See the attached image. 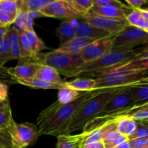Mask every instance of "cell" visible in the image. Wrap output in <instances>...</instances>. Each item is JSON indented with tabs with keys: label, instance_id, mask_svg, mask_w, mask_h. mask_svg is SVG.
<instances>
[{
	"label": "cell",
	"instance_id": "8",
	"mask_svg": "<svg viewBox=\"0 0 148 148\" xmlns=\"http://www.w3.org/2000/svg\"><path fill=\"white\" fill-rule=\"evenodd\" d=\"M83 19L92 25L108 32L114 36L129 25L126 19L112 18L96 15L90 12Z\"/></svg>",
	"mask_w": 148,
	"mask_h": 148
},
{
	"label": "cell",
	"instance_id": "33",
	"mask_svg": "<svg viewBox=\"0 0 148 148\" xmlns=\"http://www.w3.org/2000/svg\"><path fill=\"white\" fill-rule=\"evenodd\" d=\"M13 120L11 107L0 109V129L7 130Z\"/></svg>",
	"mask_w": 148,
	"mask_h": 148
},
{
	"label": "cell",
	"instance_id": "9",
	"mask_svg": "<svg viewBox=\"0 0 148 148\" xmlns=\"http://www.w3.org/2000/svg\"><path fill=\"white\" fill-rule=\"evenodd\" d=\"M39 12L46 17L66 20L81 18L71 7L68 0H52L51 2L41 9Z\"/></svg>",
	"mask_w": 148,
	"mask_h": 148
},
{
	"label": "cell",
	"instance_id": "51",
	"mask_svg": "<svg viewBox=\"0 0 148 148\" xmlns=\"http://www.w3.org/2000/svg\"><path fill=\"white\" fill-rule=\"evenodd\" d=\"M141 148H148V146H145V147H141Z\"/></svg>",
	"mask_w": 148,
	"mask_h": 148
},
{
	"label": "cell",
	"instance_id": "12",
	"mask_svg": "<svg viewBox=\"0 0 148 148\" xmlns=\"http://www.w3.org/2000/svg\"><path fill=\"white\" fill-rule=\"evenodd\" d=\"M40 65V63L37 61L20 59L17 66L8 68V72L15 80L17 79L33 78L36 76Z\"/></svg>",
	"mask_w": 148,
	"mask_h": 148
},
{
	"label": "cell",
	"instance_id": "17",
	"mask_svg": "<svg viewBox=\"0 0 148 148\" xmlns=\"http://www.w3.org/2000/svg\"><path fill=\"white\" fill-rule=\"evenodd\" d=\"M35 77L49 83L60 84L64 82L61 75L56 69L42 64L38 69Z\"/></svg>",
	"mask_w": 148,
	"mask_h": 148
},
{
	"label": "cell",
	"instance_id": "28",
	"mask_svg": "<svg viewBox=\"0 0 148 148\" xmlns=\"http://www.w3.org/2000/svg\"><path fill=\"white\" fill-rule=\"evenodd\" d=\"M129 25L134 26L148 32V22L145 21L140 15V10H132L126 17Z\"/></svg>",
	"mask_w": 148,
	"mask_h": 148
},
{
	"label": "cell",
	"instance_id": "34",
	"mask_svg": "<svg viewBox=\"0 0 148 148\" xmlns=\"http://www.w3.org/2000/svg\"><path fill=\"white\" fill-rule=\"evenodd\" d=\"M137 127L134 134L128 137V140L136 138H148V121H136Z\"/></svg>",
	"mask_w": 148,
	"mask_h": 148
},
{
	"label": "cell",
	"instance_id": "35",
	"mask_svg": "<svg viewBox=\"0 0 148 148\" xmlns=\"http://www.w3.org/2000/svg\"><path fill=\"white\" fill-rule=\"evenodd\" d=\"M0 82L9 85L17 84L15 79L10 75L8 72V68L4 66H0Z\"/></svg>",
	"mask_w": 148,
	"mask_h": 148
},
{
	"label": "cell",
	"instance_id": "22",
	"mask_svg": "<svg viewBox=\"0 0 148 148\" xmlns=\"http://www.w3.org/2000/svg\"><path fill=\"white\" fill-rule=\"evenodd\" d=\"M25 33L27 40H28L29 46H30L32 53L34 57L38 59L39 53L41 51L45 50L48 48L46 47L44 42L38 36L34 30H26Z\"/></svg>",
	"mask_w": 148,
	"mask_h": 148
},
{
	"label": "cell",
	"instance_id": "6",
	"mask_svg": "<svg viewBox=\"0 0 148 148\" xmlns=\"http://www.w3.org/2000/svg\"><path fill=\"white\" fill-rule=\"evenodd\" d=\"M12 148H25L32 145L39 137L38 130L34 124H17L13 120L7 129Z\"/></svg>",
	"mask_w": 148,
	"mask_h": 148
},
{
	"label": "cell",
	"instance_id": "49",
	"mask_svg": "<svg viewBox=\"0 0 148 148\" xmlns=\"http://www.w3.org/2000/svg\"><path fill=\"white\" fill-rule=\"evenodd\" d=\"M10 27V26H9ZM9 27H0V40L4 37V35L7 33Z\"/></svg>",
	"mask_w": 148,
	"mask_h": 148
},
{
	"label": "cell",
	"instance_id": "1",
	"mask_svg": "<svg viewBox=\"0 0 148 148\" xmlns=\"http://www.w3.org/2000/svg\"><path fill=\"white\" fill-rule=\"evenodd\" d=\"M107 89L102 88L83 92L76 100L67 104H61L58 101L51 104L40 113L36 120L39 135L57 137L62 134L65 127L82 103Z\"/></svg>",
	"mask_w": 148,
	"mask_h": 148
},
{
	"label": "cell",
	"instance_id": "5",
	"mask_svg": "<svg viewBox=\"0 0 148 148\" xmlns=\"http://www.w3.org/2000/svg\"><path fill=\"white\" fill-rule=\"evenodd\" d=\"M148 70L114 72L98 75L95 78L96 89L121 88L148 81Z\"/></svg>",
	"mask_w": 148,
	"mask_h": 148
},
{
	"label": "cell",
	"instance_id": "31",
	"mask_svg": "<svg viewBox=\"0 0 148 148\" xmlns=\"http://www.w3.org/2000/svg\"><path fill=\"white\" fill-rule=\"evenodd\" d=\"M27 19H28L27 13L22 10H18L15 20L12 25L18 31L25 32L27 27Z\"/></svg>",
	"mask_w": 148,
	"mask_h": 148
},
{
	"label": "cell",
	"instance_id": "15",
	"mask_svg": "<svg viewBox=\"0 0 148 148\" xmlns=\"http://www.w3.org/2000/svg\"><path fill=\"white\" fill-rule=\"evenodd\" d=\"M95 40H96L88 38L76 36L69 41L59 46V47L56 49V51L63 52V53H71V54H77V53H80V52L86 46H88Z\"/></svg>",
	"mask_w": 148,
	"mask_h": 148
},
{
	"label": "cell",
	"instance_id": "47",
	"mask_svg": "<svg viewBox=\"0 0 148 148\" xmlns=\"http://www.w3.org/2000/svg\"><path fill=\"white\" fill-rule=\"evenodd\" d=\"M10 107V101L9 100H5V101H1L0 100V109H4Z\"/></svg>",
	"mask_w": 148,
	"mask_h": 148
},
{
	"label": "cell",
	"instance_id": "43",
	"mask_svg": "<svg viewBox=\"0 0 148 148\" xmlns=\"http://www.w3.org/2000/svg\"><path fill=\"white\" fill-rule=\"evenodd\" d=\"M136 127H137V122L134 120H133L132 119H131L129 121L127 129H126L125 136H127V137H130L132 135H133L136 130Z\"/></svg>",
	"mask_w": 148,
	"mask_h": 148
},
{
	"label": "cell",
	"instance_id": "24",
	"mask_svg": "<svg viewBox=\"0 0 148 148\" xmlns=\"http://www.w3.org/2000/svg\"><path fill=\"white\" fill-rule=\"evenodd\" d=\"M9 33H10V46L11 59L12 60H15V59L20 60V50L18 32L12 25H10L9 27Z\"/></svg>",
	"mask_w": 148,
	"mask_h": 148
},
{
	"label": "cell",
	"instance_id": "46",
	"mask_svg": "<svg viewBox=\"0 0 148 148\" xmlns=\"http://www.w3.org/2000/svg\"><path fill=\"white\" fill-rule=\"evenodd\" d=\"M140 15H141L142 18L145 20V21L148 22V11L147 10H144V9H140Z\"/></svg>",
	"mask_w": 148,
	"mask_h": 148
},
{
	"label": "cell",
	"instance_id": "13",
	"mask_svg": "<svg viewBox=\"0 0 148 148\" xmlns=\"http://www.w3.org/2000/svg\"><path fill=\"white\" fill-rule=\"evenodd\" d=\"M76 36L85 37L94 40L111 38L114 37L112 34L103 30L98 28L88 23L85 19H81L76 25Z\"/></svg>",
	"mask_w": 148,
	"mask_h": 148
},
{
	"label": "cell",
	"instance_id": "14",
	"mask_svg": "<svg viewBox=\"0 0 148 148\" xmlns=\"http://www.w3.org/2000/svg\"><path fill=\"white\" fill-rule=\"evenodd\" d=\"M88 134L82 132L77 134H60L57 136L56 148H83Z\"/></svg>",
	"mask_w": 148,
	"mask_h": 148
},
{
	"label": "cell",
	"instance_id": "18",
	"mask_svg": "<svg viewBox=\"0 0 148 148\" xmlns=\"http://www.w3.org/2000/svg\"><path fill=\"white\" fill-rule=\"evenodd\" d=\"M130 90L135 106H140L148 103L147 82L130 85Z\"/></svg>",
	"mask_w": 148,
	"mask_h": 148
},
{
	"label": "cell",
	"instance_id": "41",
	"mask_svg": "<svg viewBox=\"0 0 148 148\" xmlns=\"http://www.w3.org/2000/svg\"><path fill=\"white\" fill-rule=\"evenodd\" d=\"M132 148H141L148 146V138H136L129 140Z\"/></svg>",
	"mask_w": 148,
	"mask_h": 148
},
{
	"label": "cell",
	"instance_id": "37",
	"mask_svg": "<svg viewBox=\"0 0 148 148\" xmlns=\"http://www.w3.org/2000/svg\"><path fill=\"white\" fill-rule=\"evenodd\" d=\"M132 116H125L117 119L116 122V130L120 134L125 135L126 129L129 124V121L131 119Z\"/></svg>",
	"mask_w": 148,
	"mask_h": 148
},
{
	"label": "cell",
	"instance_id": "23",
	"mask_svg": "<svg viewBox=\"0 0 148 148\" xmlns=\"http://www.w3.org/2000/svg\"><path fill=\"white\" fill-rule=\"evenodd\" d=\"M52 0H19V10L26 13L39 12Z\"/></svg>",
	"mask_w": 148,
	"mask_h": 148
},
{
	"label": "cell",
	"instance_id": "44",
	"mask_svg": "<svg viewBox=\"0 0 148 148\" xmlns=\"http://www.w3.org/2000/svg\"><path fill=\"white\" fill-rule=\"evenodd\" d=\"M9 86L6 84L0 82V100L5 101L8 100Z\"/></svg>",
	"mask_w": 148,
	"mask_h": 148
},
{
	"label": "cell",
	"instance_id": "16",
	"mask_svg": "<svg viewBox=\"0 0 148 148\" xmlns=\"http://www.w3.org/2000/svg\"><path fill=\"white\" fill-rule=\"evenodd\" d=\"M56 36L60 41V46L76 37V25L70 20L62 22L55 30Z\"/></svg>",
	"mask_w": 148,
	"mask_h": 148
},
{
	"label": "cell",
	"instance_id": "3",
	"mask_svg": "<svg viewBox=\"0 0 148 148\" xmlns=\"http://www.w3.org/2000/svg\"><path fill=\"white\" fill-rule=\"evenodd\" d=\"M147 51V48L143 49L141 51H134L133 49L127 50L113 48L111 51L100 59L92 62L85 64L78 71L76 77L80 76L82 77L88 78L97 77L98 75H102L107 70L119 64L123 63L141 56Z\"/></svg>",
	"mask_w": 148,
	"mask_h": 148
},
{
	"label": "cell",
	"instance_id": "29",
	"mask_svg": "<svg viewBox=\"0 0 148 148\" xmlns=\"http://www.w3.org/2000/svg\"><path fill=\"white\" fill-rule=\"evenodd\" d=\"M19 36V43H20V59H32V60H36L38 59L34 57L30 50V46H29L28 40L25 36V32L18 31Z\"/></svg>",
	"mask_w": 148,
	"mask_h": 148
},
{
	"label": "cell",
	"instance_id": "11",
	"mask_svg": "<svg viewBox=\"0 0 148 148\" xmlns=\"http://www.w3.org/2000/svg\"><path fill=\"white\" fill-rule=\"evenodd\" d=\"M111 38L96 40L86 46L80 52L84 63L88 64L94 62L111 51L113 49Z\"/></svg>",
	"mask_w": 148,
	"mask_h": 148
},
{
	"label": "cell",
	"instance_id": "38",
	"mask_svg": "<svg viewBox=\"0 0 148 148\" xmlns=\"http://www.w3.org/2000/svg\"><path fill=\"white\" fill-rule=\"evenodd\" d=\"M17 14H10L0 10V23L4 27H9L14 23Z\"/></svg>",
	"mask_w": 148,
	"mask_h": 148
},
{
	"label": "cell",
	"instance_id": "42",
	"mask_svg": "<svg viewBox=\"0 0 148 148\" xmlns=\"http://www.w3.org/2000/svg\"><path fill=\"white\" fill-rule=\"evenodd\" d=\"M147 2L146 0H126L127 5L131 10H140L142 6Z\"/></svg>",
	"mask_w": 148,
	"mask_h": 148
},
{
	"label": "cell",
	"instance_id": "48",
	"mask_svg": "<svg viewBox=\"0 0 148 148\" xmlns=\"http://www.w3.org/2000/svg\"><path fill=\"white\" fill-rule=\"evenodd\" d=\"M116 148H132V147L130 145L129 140H127V141L124 142L121 144H120L119 146H117Z\"/></svg>",
	"mask_w": 148,
	"mask_h": 148
},
{
	"label": "cell",
	"instance_id": "32",
	"mask_svg": "<svg viewBox=\"0 0 148 148\" xmlns=\"http://www.w3.org/2000/svg\"><path fill=\"white\" fill-rule=\"evenodd\" d=\"M0 10L10 14H17L19 10V0H0Z\"/></svg>",
	"mask_w": 148,
	"mask_h": 148
},
{
	"label": "cell",
	"instance_id": "10",
	"mask_svg": "<svg viewBox=\"0 0 148 148\" xmlns=\"http://www.w3.org/2000/svg\"><path fill=\"white\" fill-rule=\"evenodd\" d=\"M130 85L124 87L121 90L116 94L107 103L104 109L98 116H104L135 106L132 95L130 90Z\"/></svg>",
	"mask_w": 148,
	"mask_h": 148
},
{
	"label": "cell",
	"instance_id": "45",
	"mask_svg": "<svg viewBox=\"0 0 148 148\" xmlns=\"http://www.w3.org/2000/svg\"><path fill=\"white\" fill-rule=\"evenodd\" d=\"M83 148H104L102 141L85 144Z\"/></svg>",
	"mask_w": 148,
	"mask_h": 148
},
{
	"label": "cell",
	"instance_id": "21",
	"mask_svg": "<svg viewBox=\"0 0 148 148\" xmlns=\"http://www.w3.org/2000/svg\"><path fill=\"white\" fill-rule=\"evenodd\" d=\"M90 12L96 15L120 19H126V17L129 14L124 10H119L114 7H98V6H93L91 9Z\"/></svg>",
	"mask_w": 148,
	"mask_h": 148
},
{
	"label": "cell",
	"instance_id": "4",
	"mask_svg": "<svg viewBox=\"0 0 148 148\" xmlns=\"http://www.w3.org/2000/svg\"><path fill=\"white\" fill-rule=\"evenodd\" d=\"M38 59L39 63L53 68L59 75L66 77H76L78 71L85 64L80 53L71 54L56 50L42 54L41 58L38 56Z\"/></svg>",
	"mask_w": 148,
	"mask_h": 148
},
{
	"label": "cell",
	"instance_id": "52",
	"mask_svg": "<svg viewBox=\"0 0 148 148\" xmlns=\"http://www.w3.org/2000/svg\"><path fill=\"white\" fill-rule=\"evenodd\" d=\"M10 148H12V147H10Z\"/></svg>",
	"mask_w": 148,
	"mask_h": 148
},
{
	"label": "cell",
	"instance_id": "20",
	"mask_svg": "<svg viewBox=\"0 0 148 148\" xmlns=\"http://www.w3.org/2000/svg\"><path fill=\"white\" fill-rule=\"evenodd\" d=\"M16 82L18 84L29 87V88H38V89H60L64 87V82L60 84L49 83L39 79L36 77L28 78V79H17Z\"/></svg>",
	"mask_w": 148,
	"mask_h": 148
},
{
	"label": "cell",
	"instance_id": "30",
	"mask_svg": "<svg viewBox=\"0 0 148 148\" xmlns=\"http://www.w3.org/2000/svg\"><path fill=\"white\" fill-rule=\"evenodd\" d=\"M111 7L117 8L119 10H124L127 12L130 13L132 10L130 8L127 4L117 0H92V7Z\"/></svg>",
	"mask_w": 148,
	"mask_h": 148
},
{
	"label": "cell",
	"instance_id": "19",
	"mask_svg": "<svg viewBox=\"0 0 148 148\" xmlns=\"http://www.w3.org/2000/svg\"><path fill=\"white\" fill-rule=\"evenodd\" d=\"M65 86L79 92H87L96 89V81L88 77H79L72 81L64 82Z\"/></svg>",
	"mask_w": 148,
	"mask_h": 148
},
{
	"label": "cell",
	"instance_id": "27",
	"mask_svg": "<svg viewBox=\"0 0 148 148\" xmlns=\"http://www.w3.org/2000/svg\"><path fill=\"white\" fill-rule=\"evenodd\" d=\"M9 28L4 37L0 40V66H4L7 62L11 61Z\"/></svg>",
	"mask_w": 148,
	"mask_h": 148
},
{
	"label": "cell",
	"instance_id": "7",
	"mask_svg": "<svg viewBox=\"0 0 148 148\" xmlns=\"http://www.w3.org/2000/svg\"><path fill=\"white\" fill-rule=\"evenodd\" d=\"M111 39L113 48L131 50L135 46L147 43L148 32L134 26L127 25Z\"/></svg>",
	"mask_w": 148,
	"mask_h": 148
},
{
	"label": "cell",
	"instance_id": "26",
	"mask_svg": "<svg viewBox=\"0 0 148 148\" xmlns=\"http://www.w3.org/2000/svg\"><path fill=\"white\" fill-rule=\"evenodd\" d=\"M83 92L74 90L69 87L64 86L59 89L58 91L57 101L61 104H67L76 100Z\"/></svg>",
	"mask_w": 148,
	"mask_h": 148
},
{
	"label": "cell",
	"instance_id": "50",
	"mask_svg": "<svg viewBox=\"0 0 148 148\" xmlns=\"http://www.w3.org/2000/svg\"><path fill=\"white\" fill-rule=\"evenodd\" d=\"M0 27H4V26H3L2 25H1V23H0Z\"/></svg>",
	"mask_w": 148,
	"mask_h": 148
},
{
	"label": "cell",
	"instance_id": "40",
	"mask_svg": "<svg viewBox=\"0 0 148 148\" xmlns=\"http://www.w3.org/2000/svg\"><path fill=\"white\" fill-rule=\"evenodd\" d=\"M119 135L120 134L116 131V127L111 129V130H109L108 131H107L106 132V134H104L103 137L102 139L103 144L106 145L108 144V143H111L113 140H114L116 138H117Z\"/></svg>",
	"mask_w": 148,
	"mask_h": 148
},
{
	"label": "cell",
	"instance_id": "25",
	"mask_svg": "<svg viewBox=\"0 0 148 148\" xmlns=\"http://www.w3.org/2000/svg\"><path fill=\"white\" fill-rule=\"evenodd\" d=\"M68 1L82 19L89 14L92 7V0H68Z\"/></svg>",
	"mask_w": 148,
	"mask_h": 148
},
{
	"label": "cell",
	"instance_id": "2",
	"mask_svg": "<svg viewBox=\"0 0 148 148\" xmlns=\"http://www.w3.org/2000/svg\"><path fill=\"white\" fill-rule=\"evenodd\" d=\"M124 88H108L83 103L65 127L62 134H71L82 130L89 121L102 112L107 103Z\"/></svg>",
	"mask_w": 148,
	"mask_h": 148
},
{
	"label": "cell",
	"instance_id": "36",
	"mask_svg": "<svg viewBox=\"0 0 148 148\" xmlns=\"http://www.w3.org/2000/svg\"><path fill=\"white\" fill-rule=\"evenodd\" d=\"M131 119L135 121H148V104L144 106L137 110L132 115Z\"/></svg>",
	"mask_w": 148,
	"mask_h": 148
},
{
	"label": "cell",
	"instance_id": "39",
	"mask_svg": "<svg viewBox=\"0 0 148 148\" xmlns=\"http://www.w3.org/2000/svg\"><path fill=\"white\" fill-rule=\"evenodd\" d=\"M10 147H12V145L8 130L0 129V148Z\"/></svg>",
	"mask_w": 148,
	"mask_h": 148
}]
</instances>
